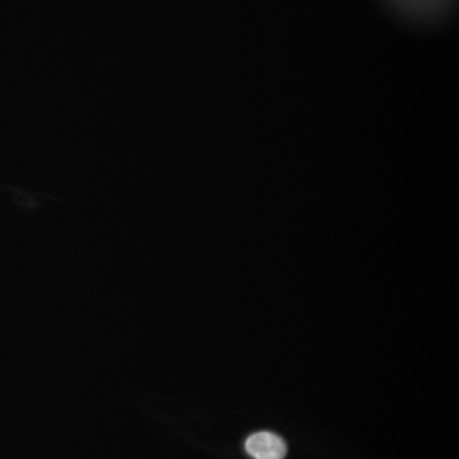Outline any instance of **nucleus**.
Returning <instances> with one entry per match:
<instances>
[{"mask_svg":"<svg viewBox=\"0 0 459 459\" xmlns=\"http://www.w3.org/2000/svg\"><path fill=\"white\" fill-rule=\"evenodd\" d=\"M245 450L253 459H283L287 454V446L275 433L258 431L246 439Z\"/></svg>","mask_w":459,"mask_h":459,"instance_id":"obj_1","label":"nucleus"}]
</instances>
